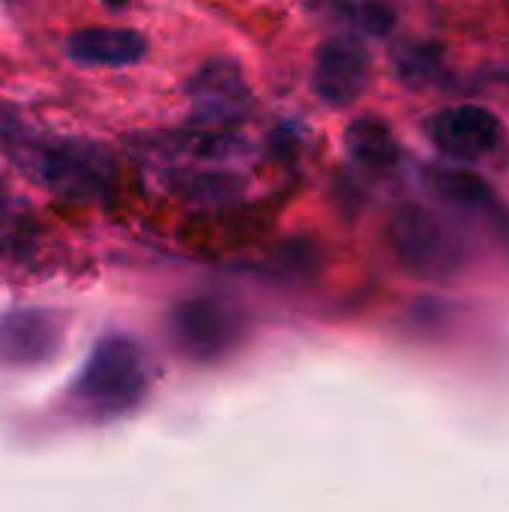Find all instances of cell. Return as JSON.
I'll use <instances>...</instances> for the list:
<instances>
[{
    "mask_svg": "<svg viewBox=\"0 0 509 512\" xmlns=\"http://www.w3.org/2000/svg\"><path fill=\"white\" fill-rule=\"evenodd\" d=\"M243 144L234 135L201 129V132H171V135H150L138 150L150 153L165 174H183L192 189L213 183L222 189L231 177L228 168L243 156Z\"/></svg>",
    "mask_w": 509,
    "mask_h": 512,
    "instance_id": "cell-4",
    "label": "cell"
},
{
    "mask_svg": "<svg viewBox=\"0 0 509 512\" xmlns=\"http://www.w3.org/2000/svg\"><path fill=\"white\" fill-rule=\"evenodd\" d=\"M105 3H108V6H114V9H117V6H126V3H132V0H105Z\"/></svg>",
    "mask_w": 509,
    "mask_h": 512,
    "instance_id": "cell-16",
    "label": "cell"
},
{
    "mask_svg": "<svg viewBox=\"0 0 509 512\" xmlns=\"http://www.w3.org/2000/svg\"><path fill=\"white\" fill-rule=\"evenodd\" d=\"M0 150L39 186L78 204H96L114 192L117 162L90 138L39 135L15 120H0Z\"/></svg>",
    "mask_w": 509,
    "mask_h": 512,
    "instance_id": "cell-1",
    "label": "cell"
},
{
    "mask_svg": "<svg viewBox=\"0 0 509 512\" xmlns=\"http://www.w3.org/2000/svg\"><path fill=\"white\" fill-rule=\"evenodd\" d=\"M345 150L366 171H390L402 156L393 129L381 117H357L345 129Z\"/></svg>",
    "mask_w": 509,
    "mask_h": 512,
    "instance_id": "cell-11",
    "label": "cell"
},
{
    "mask_svg": "<svg viewBox=\"0 0 509 512\" xmlns=\"http://www.w3.org/2000/svg\"><path fill=\"white\" fill-rule=\"evenodd\" d=\"M372 78V54L357 33H336L330 36L312 66V90L330 108L354 105Z\"/></svg>",
    "mask_w": 509,
    "mask_h": 512,
    "instance_id": "cell-7",
    "label": "cell"
},
{
    "mask_svg": "<svg viewBox=\"0 0 509 512\" xmlns=\"http://www.w3.org/2000/svg\"><path fill=\"white\" fill-rule=\"evenodd\" d=\"M6 195V186H3V180H0V198Z\"/></svg>",
    "mask_w": 509,
    "mask_h": 512,
    "instance_id": "cell-17",
    "label": "cell"
},
{
    "mask_svg": "<svg viewBox=\"0 0 509 512\" xmlns=\"http://www.w3.org/2000/svg\"><path fill=\"white\" fill-rule=\"evenodd\" d=\"M63 321L48 309H15L0 315V363L36 366L57 354Z\"/></svg>",
    "mask_w": 509,
    "mask_h": 512,
    "instance_id": "cell-9",
    "label": "cell"
},
{
    "mask_svg": "<svg viewBox=\"0 0 509 512\" xmlns=\"http://www.w3.org/2000/svg\"><path fill=\"white\" fill-rule=\"evenodd\" d=\"M189 117L201 129H228L240 123L252 108V90L240 63L228 57H213L192 72L186 81Z\"/></svg>",
    "mask_w": 509,
    "mask_h": 512,
    "instance_id": "cell-5",
    "label": "cell"
},
{
    "mask_svg": "<svg viewBox=\"0 0 509 512\" xmlns=\"http://www.w3.org/2000/svg\"><path fill=\"white\" fill-rule=\"evenodd\" d=\"M426 135L441 156L471 165L501 150L504 120L486 105L462 102V105H447L435 111L426 120Z\"/></svg>",
    "mask_w": 509,
    "mask_h": 512,
    "instance_id": "cell-6",
    "label": "cell"
},
{
    "mask_svg": "<svg viewBox=\"0 0 509 512\" xmlns=\"http://www.w3.org/2000/svg\"><path fill=\"white\" fill-rule=\"evenodd\" d=\"M147 390V366L138 345L126 336L96 342L78 378V396L99 414H123L141 402Z\"/></svg>",
    "mask_w": 509,
    "mask_h": 512,
    "instance_id": "cell-3",
    "label": "cell"
},
{
    "mask_svg": "<svg viewBox=\"0 0 509 512\" xmlns=\"http://www.w3.org/2000/svg\"><path fill=\"white\" fill-rule=\"evenodd\" d=\"M66 54L81 66H132L144 60L147 39L126 27H84L66 39Z\"/></svg>",
    "mask_w": 509,
    "mask_h": 512,
    "instance_id": "cell-10",
    "label": "cell"
},
{
    "mask_svg": "<svg viewBox=\"0 0 509 512\" xmlns=\"http://www.w3.org/2000/svg\"><path fill=\"white\" fill-rule=\"evenodd\" d=\"M393 66H396V75L411 87H426L444 75V60L435 45L405 42L393 48Z\"/></svg>",
    "mask_w": 509,
    "mask_h": 512,
    "instance_id": "cell-13",
    "label": "cell"
},
{
    "mask_svg": "<svg viewBox=\"0 0 509 512\" xmlns=\"http://www.w3.org/2000/svg\"><path fill=\"white\" fill-rule=\"evenodd\" d=\"M39 246V222L30 204L9 195L0 198V258L27 261Z\"/></svg>",
    "mask_w": 509,
    "mask_h": 512,
    "instance_id": "cell-12",
    "label": "cell"
},
{
    "mask_svg": "<svg viewBox=\"0 0 509 512\" xmlns=\"http://www.w3.org/2000/svg\"><path fill=\"white\" fill-rule=\"evenodd\" d=\"M432 189L450 201V204H459V207H483V204H492V189L471 171H453V168H441V171H432Z\"/></svg>",
    "mask_w": 509,
    "mask_h": 512,
    "instance_id": "cell-14",
    "label": "cell"
},
{
    "mask_svg": "<svg viewBox=\"0 0 509 512\" xmlns=\"http://www.w3.org/2000/svg\"><path fill=\"white\" fill-rule=\"evenodd\" d=\"M348 18L363 27L366 33H375V36H384L390 27H393V9L378 3V0H366V3H357L354 9H348Z\"/></svg>",
    "mask_w": 509,
    "mask_h": 512,
    "instance_id": "cell-15",
    "label": "cell"
},
{
    "mask_svg": "<svg viewBox=\"0 0 509 512\" xmlns=\"http://www.w3.org/2000/svg\"><path fill=\"white\" fill-rule=\"evenodd\" d=\"M390 243L402 267L429 282L456 279L468 264L462 237L435 210L402 204L390 219Z\"/></svg>",
    "mask_w": 509,
    "mask_h": 512,
    "instance_id": "cell-2",
    "label": "cell"
},
{
    "mask_svg": "<svg viewBox=\"0 0 509 512\" xmlns=\"http://www.w3.org/2000/svg\"><path fill=\"white\" fill-rule=\"evenodd\" d=\"M240 318L216 300L180 303L171 315V336L195 360H216L240 342Z\"/></svg>",
    "mask_w": 509,
    "mask_h": 512,
    "instance_id": "cell-8",
    "label": "cell"
}]
</instances>
